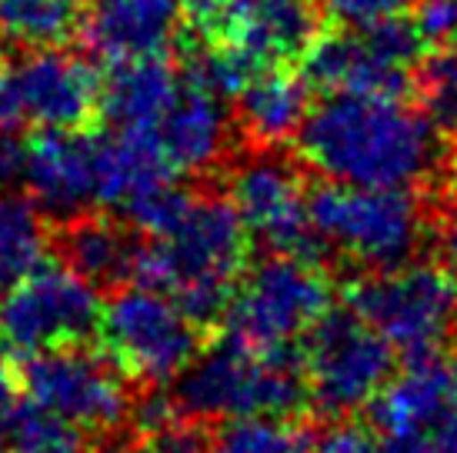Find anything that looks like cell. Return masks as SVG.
I'll use <instances>...</instances> for the list:
<instances>
[{"instance_id": "obj_6", "label": "cell", "mask_w": 457, "mask_h": 453, "mask_svg": "<svg viewBox=\"0 0 457 453\" xmlns=\"http://www.w3.org/2000/svg\"><path fill=\"white\" fill-rule=\"evenodd\" d=\"M334 287L320 264L270 257L237 280L224 310V337L274 353L301 347L304 334L330 310Z\"/></svg>"}, {"instance_id": "obj_38", "label": "cell", "mask_w": 457, "mask_h": 453, "mask_svg": "<svg viewBox=\"0 0 457 453\" xmlns=\"http://www.w3.org/2000/svg\"><path fill=\"white\" fill-rule=\"evenodd\" d=\"M451 194H454V203H457V161L451 167Z\"/></svg>"}, {"instance_id": "obj_37", "label": "cell", "mask_w": 457, "mask_h": 453, "mask_svg": "<svg viewBox=\"0 0 457 453\" xmlns=\"http://www.w3.org/2000/svg\"><path fill=\"white\" fill-rule=\"evenodd\" d=\"M441 247H445V257H447V264H451V270H457V220L445 230Z\"/></svg>"}, {"instance_id": "obj_34", "label": "cell", "mask_w": 457, "mask_h": 453, "mask_svg": "<svg viewBox=\"0 0 457 453\" xmlns=\"http://www.w3.org/2000/svg\"><path fill=\"white\" fill-rule=\"evenodd\" d=\"M307 453H374V441L364 427L341 424V427L328 430L318 443H311Z\"/></svg>"}, {"instance_id": "obj_22", "label": "cell", "mask_w": 457, "mask_h": 453, "mask_svg": "<svg viewBox=\"0 0 457 453\" xmlns=\"http://www.w3.org/2000/svg\"><path fill=\"white\" fill-rule=\"evenodd\" d=\"M77 24L74 0H0V44L17 51L57 47L74 37Z\"/></svg>"}, {"instance_id": "obj_28", "label": "cell", "mask_w": 457, "mask_h": 453, "mask_svg": "<svg viewBox=\"0 0 457 453\" xmlns=\"http://www.w3.org/2000/svg\"><path fill=\"white\" fill-rule=\"evenodd\" d=\"M191 201H194L191 194L180 190L174 180H161V184L137 190L130 201L120 203V214L140 234H147V237H167V234L178 230V224L184 220Z\"/></svg>"}, {"instance_id": "obj_17", "label": "cell", "mask_w": 457, "mask_h": 453, "mask_svg": "<svg viewBox=\"0 0 457 453\" xmlns=\"http://www.w3.org/2000/svg\"><path fill=\"white\" fill-rule=\"evenodd\" d=\"M147 137L157 144L174 174H201L228 151L230 120L220 97L184 77L174 103Z\"/></svg>"}, {"instance_id": "obj_13", "label": "cell", "mask_w": 457, "mask_h": 453, "mask_svg": "<svg viewBox=\"0 0 457 453\" xmlns=\"http://www.w3.org/2000/svg\"><path fill=\"white\" fill-rule=\"evenodd\" d=\"M21 187L51 217L87 214L97 203V137L80 130H37L27 140Z\"/></svg>"}, {"instance_id": "obj_14", "label": "cell", "mask_w": 457, "mask_h": 453, "mask_svg": "<svg viewBox=\"0 0 457 453\" xmlns=\"http://www.w3.org/2000/svg\"><path fill=\"white\" fill-rule=\"evenodd\" d=\"M184 17L178 0H90L77 34L104 63L167 57L180 40Z\"/></svg>"}, {"instance_id": "obj_25", "label": "cell", "mask_w": 457, "mask_h": 453, "mask_svg": "<svg viewBox=\"0 0 457 453\" xmlns=\"http://www.w3.org/2000/svg\"><path fill=\"white\" fill-rule=\"evenodd\" d=\"M0 447L11 453H87L74 424H67L34 400H13L0 414Z\"/></svg>"}, {"instance_id": "obj_26", "label": "cell", "mask_w": 457, "mask_h": 453, "mask_svg": "<svg viewBox=\"0 0 457 453\" xmlns=\"http://www.w3.org/2000/svg\"><path fill=\"white\" fill-rule=\"evenodd\" d=\"M261 70V63L247 51H241L230 40H204V47L191 57L187 63V80H194L197 87L211 90L214 97H237Z\"/></svg>"}, {"instance_id": "obj_27", "label": "cell", "mask_w": 457, "mask_h": 453, "mask_svg": "<svg viewBox=\"0 0 457 453\" xmlns=\"http://www.w3.org/2000/svg\"><path fill=\"white\" fill-rule=\"evenodd\" d=\"M414 90L420 94L424 117L434 124V130L441 137L457 140V51L437 47L434 54H424Z\"/></svg>"}, {"instance_id": "obj_2", "label": "cell", "mask_w": 457, "mask_h": 453, "mask_svg": "<svg viewBox=\"0 0 457 453\" xmlns=\"http://www.w3.org/2000/svg\"><path fill=\"white\" fill-rule=\"evenodd\" d=\"M174 400L180 414L194 420L304 414L311 407V391L301 367V347L264 353L234 337H220L178 374Z\"/></svg>"}, {"instance_id": "obj_20", "label": "cell", "mask_w": 457, "mask_h": 453, "mask_svg": "<svg viewBox=\"0 0 457 453\" xmlns=\"http://www.w3.org/2000/svg\"><path fill=\"white\" fill-rule=\"evenodd\" d=\"M307 97L311 84L304 74L287 70V63L267 67L237 94V113H241L244 134L254 140L257 147H278L287 137L297 134L301 120L307 117Z\"/></svg>"}, {"instance_id": "obj_1", "label": "cell", "mask_w": 457, "mask_h": 453, "mask_svg": "<svg viewBox=\"0 0 457 453\" xmlns=\"http://www.w3.org/2000/svg\"><path fill=\"white\" fill-rule=\"evenodd\" d=\"M297 157L354 187H418L437 167L441 134L404 97L328 94L297 127Z\"/></svg>"}, {"instance_id": "obj_23", "label": "cell", "mask_w": 457, "mask_h": 453, "mask_svg": "<svg viewBox=\"0 0 457 453\" xmlns=\"http://www.w3.org/2000/svg\"><path fill=\"white\" fill-rule=\"evenodd\" d=\"M47 234L37 203L0 190V290L30 274L44 260Z\"/></svg>"}, {"instance_id": "obj_33", "label": "cell", "mask_w": 457, "mask_h": 453, "mask_svg": "<svg viewBox=\"0 0 457 453\" xmlns=\"http://www.w3.org/2000/svg\"><path fill=\"white\" fill-rule=\"evenodd\" d=\"M178 7L180 17H184V27H191L201 40H214L228 0H178Z\"/></svg>"}, {"instance_id": "obj_11", "label": "cell", "mask_w": 457, "mask_h": 453, "mask_svg": "<svg viewBox=\"0 0 457 453\" xmlns=\"http://www.w3.org/2000/svg\"><path fill=\"white\" fill-rule=\"evenodd\" d=\"M21 380L30 400L77 430L111 433L130 420L128 380L104 350L64 343L30 353Z\"/></svg>"}, {"instance_id": "obj_40", "label": "cell", "mask_w": 457, "mask_h": 453, "mask_svg": "<svg viewBox=\"0 0 457 453\" xmlns=\"http://www.w3.org/2000/svg\"><path fill=\"white\" fill-rule=\"evenodd\" d=\"M111 453H124V450H111Z\"/></svg>"}, {"instance_id": "obj_36", "label": "cell", "mask_w": 457, "mask_h": 453, "mask_svg": "<svg viewBox=\"0 0 457 453\" xmlns=\"http://www.w3.org/2000/svg\"><path fill=\"white\" fill-rule=\"evenodd\" d=\"M13 393H17V374H13L7 347H4V340H0V414L13 403Z\"/></svg>"}, {"instance_id": "obj_15", "label": "cell", "mask_w": 457, "mask_h": 453, "mask_svg": "<svg viewBox=\"0 0 457 453\" xmlns=\"http://www.w3.org/2000/svg\"><path fill=\"white\" fill-rule=\"evenodd\" d=\"M314 0H228L214 40H230L261 67L291 63L318 37Z\"/></svg>"}, {"instance_id": "obj_3", "label": "cell", "mask_w": 457, "mask_h": 453, "mask_svg": "<svg viewBox=\"0 0 457 453\" xmlns=\"http://www.w3.org/2000/svg\"><path fill=\"white\" fill-rule=\"evenodd\" d=\"M251 260V234L234 203L224 197H194L174 234L137 243L128 280L157 293H178L191 284L237 287Z\"/></svg>"}, {"instance_id": "obj_19", "label": "cell", "mask_w": 457, "mask_h": 453, "mask_svg": "<svg viewBox=\"0 0 457 453\" xmlns=\"http://www.w3.org/2000/svg\"><path fill=\"white\" fill-rule=\"evenodd\" d=\"M180 90L178 70L167 57L114 63L101 84V113L120 134H151Z\"/></svg>"}, {"instance_id": "obj_9", "label": "cell", "mask_w": 457, "mask_h": 453, "mask_svg": "<svg viewBox=\"0 0 457 453\" xmlns=\"http://www.w3.org/2000/svg\"><path fill=\"white\" fill-rule=\"evenodd\" d=\"M311 407L320 414L341 416L374 397L391 380L394 347L347 310H328L301 340Z\"/></svg>"}, {"instance_id": "obj_31", "label": "cell", "mask_w": 457, "mask_h": 453, "mask_svg": "<svg viewBox=\"0 0 457 453\" xmlns=\"http://www.w3.org/2000/svg\"><path fill=\"white\" fill-rule=\"evenodd\" d=\"M137 453H214V433H207L201 424H167L161 430L144 433Z\"/></svg>"}, {"instance_id": "obj_29", "label": "cell", "mask_w": 457, "mask_h": 453, "mask_svg": "<svg viewBox=\"0 0 457 453\" xmlns=\"http://www.w3.org/2000/svg\"><path fill=\"white\" fill-rule=\"evenodd\" d=\"M407 7L424 47L437 51L457 44V0H411Z\"/></svg>"}, {"instance_id": "obj_10", "label": "cell", "mask_w": 457, "mask_h": 453, "mask_svg": "<svg viewBox=\"0 0 457 453\" xmlns=\"http://www.w3.org/2000/svg\"><path fill=\"white\" fill-rule=\"evenodd\" d=\"M97 287L74 274L64 260H40L30 274L4 290L0 301V340L7 350L30 353L84 343L97 334L101 320Z\"/></svg>"}, {"instance_id": "obj_39", "label": "cell", "mask_w": 457, "mask_h": 453, "mask_svg": "<svg viewBox=\"0 0 457 453\" xmlns=\"http://www.w3.org/2000/svg\"><path fill=\"white\" fill-rule=\"evenodd\" d=\"M0 453H11V450H7V447H0Z\"/></svg>"}, {"instance_id": "obj_32", "label": "cell", "mask_w": 457, "mask_h": 453, "mask_svg": "<svg viewBox=\"0 0 457 453\" xmlns=\"http://www.w3.org/2000/svg\"><path fill=\"white\" fill-rule=\"evenodd\" d=\"M180 416V407L174 400V393H167L164 387H151L137 403H130V424L137 427V433H151L167 424H174Z\"/></svg>"}, {"instance_id": "obj_30", "label": "cell", "mask_w": 457, "mask_h": 453, "mask_svg": "<svg viewBox=\"0 0 457 453\" xmlns=\"http://www.w3.org/2000/svg\"><path fill=\"white\" fill-rule=\"evenodd\" d=\"M318 4L337 27L361 30V27H370L378 21L404 13L411 0H318Z\"/></svg>"}, {"instance_id": "obj_35", "label": "cell", "mask_w": 457, "mask_h": 453, "mask_svg": "<svg viewBox=\"0 0 457 453\" xmlns=\"http://www.w3.org/2000/svg\"><path fill=\"white\" fill-rule=\"evenodd\" d=\"M27 161V140L17 130H0V190L21 187Z\"/></svg>"}, {"instance_id": "obj_7", "label": "cell", "mask_w": 457, "mask_h": 453, "mask_svg": "<svg viewBox=\"0 0 457 453\" xmlns=\"http://www.w3.org/2000/svg\"><path fill=\"white\" fill-rule=\"evenodd\" d=\"M97 337L128 380L164 387L201 353L204 330L194 327L170 297L134 284L101 307Z\"/></svg>"}, {"instance_id": "obj_4", "label": "cell", "mask_w": 457, "mask_h": 453, "mask_svg": "<svg viewBox=\"0 0 457 453\" xmlns=\"http://www.w3.org/2000/svg\"><path fill=\"white\" fill-rule=\"evenodd\" d=\"M344 301L404 360L441 353L457 334V270L401 264L370 270L344 287Z\"/></svg>"}, {"instance_id": "obj_16", "label": "cell", "mask_w": 457, "mask_h": 453, "mask_svg": "<svg viewBox=\"0 0 457 453\" xmlns=\"http://www.w3.org/2000/svg\"><path fill=\"white\" fill-rule=\"evenodd\" d=\"M304 57V80L324 94H370V97H404L414 90V77L407 70H397L378 57L364 37V30H330L307 44Z\"/></svg>"}, {"instance_id": "obj_12", "label": "cell", "mask_w": 457, "mask_h": 453, "mask_svg": "<svg viewBox=\"0 0 457 453\" xmlns=\"http://www.w3.org/2000/svg\"><path fill=\"white\" fill-rule=\"evenodd\" d=\"M228 201L241 214L247 234L270 253L324 264L328 243L311 224L304 184L291 161L261 147V153L247 157L230 174Z\"/></svg>"}, {"instance_id": "obj_24", "label": "cell", "mask_w": 457, "mask_h": 453, "mask_svg": "<svg viewBox=\"0 0 457 453\" xmlns=\"http://www.w3.org/2000/svg\"><path fill=\"white\" fill-rule=\"evenodd\" d=\"M311 443V424L274 414L228 416L214 433V453H307Z\"/></svg>"}, {"instance_id": "obj_8", "label": "cell", "mask_w": 457, "mask_h": 453, "mask_svg": "<svg viewBox=\"0 0 457 453\" xmlns=\"http://www.w3.org/2000/svg\"><path fill=\"white\" fill-rule=\"evenodd\" d=\"M101 113L94 63L54 47L0 61V130H80Z\"/></svg>"}, {"instance_id": "obj_18", "label": "cell", "mask_w": 457, "mask_h": 453, "mask_svg": "<svg viewBox=\"0 0 457 453\" xmlns=\"http://www.w3.org/2000/svg\"><path fill=\"white\" fill-rule=\"evenodd\" d=\"M368 403L370 420L384 433H428L457 414V364L441 353L407 360L404 374L384 383Z\"/></svg>"}, {"instance_id": "obj_21", "label": "cell", "mask_w": 457, "mask_h": 453, "mask_svg": "<svg viewBox=\"0 0 457 453\" xmlns=\"http://www.w3.org/2000/svg\"><path fill=\"white\" fill-rule=\"evenodd\" d=\"M134 237L124 224L101 214L67 217L57 237V251L74 274L90 280L94 287L128 280V267L134 257Z\"/></svg>"}, {"instance_id": "obj_5", "label": "cell", "mask_w": 457, "mask_h": 453, "mask_svg": "<svg viewBox=\"0 0 457 453\" xmlns=\"http://www.w3.org/2000/svg\"><path fill=\"white\" fill-rule=\"evenodd\" d=\"M307 214L328 247H337L364 270L407 264L424 240V210L407 187L328 180L307 194Z\"/></svg>"}]
</instances>
